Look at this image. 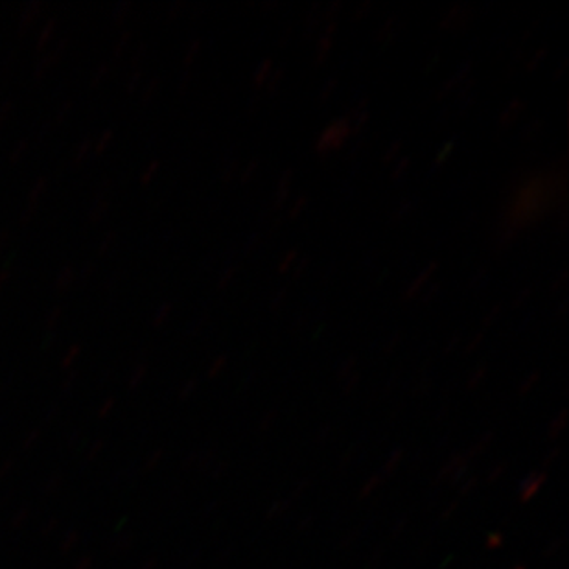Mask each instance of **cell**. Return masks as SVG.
<instances>
[{
  "instance_id": "cell-1",
  "label": "cell",
  "mask_w": 569,
  "mask_h": 569,
  "mask_svg": "<svg viewBox=\"0 0 569 569\" xmlns=\"http://www.w3.org/2000/svg\"><path fill=\"white\" fill-rule=\"evenodd\" d=\"M350 133V122L347 120H338L336 124L328 126L321 139L317 142V151L327 153V151L338 150L339 146H343L345 140Z\"/></svg>"
},
{
  "instance_id": "cell-2",
  "label": "cell",
  "mask_w": 569,
  "mask_h": 569,
  "mask_svg": "<svg viewBox=\"0 0 569 569\" xmlns=\"http://www.w3.org/2000/svg\"><path fill=\"white\" fill-rule=\"evenodd\" d=\"M468 478V461L461 453L451 456L448 461L442 465L441 470L437 473V483L442 481H453L461 485Z\"/></svg>"
},
{
  "instance_id": "cell-3",
  "label": "cell",
  "mask_w": 569,
  "mask_h": 569,
  "mask_svg": "<svg viewBox=\"0 0 569 569\" xmlns=\"http://www.w3.org/2000/svg\"><path fill=\"white\" fill-rule=\"evenodd\" d=\"M546 481H548V472H543V470H535V472L529 473L521 481L520 489H518V500H520V503H529V501L535 500L540 495V490H542Z\"/></svg>"
},
{
  "instance_id": "cell-4",
  "label": "cell",
  "mask_w": 569,
  "mask_h": 569,
  "mask_svg": "<svg viewBox=\"0 0 569 569\" xmlns=\"http://www.w3.org/2000/svg\"><path fill=\"white\" fill-rule=\"evenodd\" d=\"M69 47V41L54 44V50H50L49 54L39 61L38 69H36V80H43L44 76H49L61 63Z\"/></svg>"
},
{
  "instance_id": "cell-5",
  "label": "cell",
  "mask_w": 569,
  "mask_h": 569,
  "mask_svg": "<svg viewBox=\"0 0 569 569\" xmlns=\"http://www.w3.org/2000/svg\"><path fill=\"white\" fill-rule=\"evenodd\" d=\"M47 189H49V179H36V183L32 184V189H30V193H28L27 207H24V212H22L21 216V226H24V223L32 220L33 214H36V210H38L39 201L43 198Z\"/></svg>"
},
{
  "instance_id": "cell-6",
  "label": "cell",
  "mask_w": 569,
  "mask_h": 569,
  "mask_svg": "<svg viewBox=\"0 0 569 569\" xmlns=\"http://www.w3.org/2000/svg\"><path fill=\"white\" fill-rule=\"evenodd\" d=\"M44 4L43 2H30V4L24 6V10H22L21 17H19V32L27 33L32 30V28L38 27L39 19L43 16Z\"/></svg>"
},
{
  "instance_id": "cell-7",
  "label": "cell",
  "mask_w": 569,
  "mask_h": 569,
  "mask_svg": "<svg viewBox=\"0 0 569 569\" xmlns=\"http://www.w3.org/2000/svg\"><path fill=\"white\" fill-rule=\"evenodd\" d=\"M56 30H58V19H49L39 28L38 38H36V49L43 52L49 44L54 43Z\"/></svg>"
},
{
  "instance_id": "cell-8",
  "label": "cell",
  "mask_w": 569,
  "mask_h": 569,
  "mask_svg": "<svg viewBox=\"0 0 569 569\" xmlns=\"http://www.w3.org/2000/svg\"><path fill=\"white\" fill-rule=\"evenodd\" d=\"M403 459H406V450H403V448H398V450L392 451L391 456L387 457L386 465L381 468V478H392V476L397 473L398 467L402 465Z\"/></svg>"
},
{
  "instance_id": "cell-9",
  "label": "cell",
  "mask_w": 569,
  "mask_h": 569,
  "mask_svg": "<svg viewBox=\"0 0 569 569\" xmlns=\"http://www.w3.org/2000/svg\"><path fill=\"white\" fill-rule=\"evenodd\" d=\"M569 422V411L568 409H562L553 420H551V425H549L548 430V439L549 441H557L562 433H565L566 428H568Z\"/></svg>"
},
{
  "instance_id": "cell-10",
  "label": "cell",
  "mask_w": 569,
  "mask_h": 569,
  "mask_svg": "<svg viewBox=\"0 0 569 569\" xmlns=\"http://www.w3.org/2000/svg\"><path fill=\"white\" fill-rule=\"evenodd\" d=\"M436 266L437 263H431L430 268L426 269L425 273H420L417 279H415L413 284H411V288H409L408 291H406V297L408 299H413V297L420 296L422 293V290H425L426 284L430 282L431 277H433V273H436Z\"/></svg>"
},
{
  "instance_id": "cell-11",
  "label": "cell",
  "mask_w": 569,
  "mask_h": 569,
  "mask_svg": "<svg viewBox=\"0 0 569 569\" xmlns=\"http://www.w3.org/2000/svg\"><path fill=\"white\" fill-rule=\"evenodd\" d=\"M470 19V11L465 8V6H456L453 10L448 13V16L445 17V21H442V28H448V30H453V28H457V22H461L465 24V22Z\"/></svg>"
},
{
  "instance_id": "cell-12",
  "label": "cell",
  "mask_w": 569,
  "mask_h": 569,
  "mask_svg": "<svg viewBox=\"0 0 569 569\" xmlns=\"http://www.w3.org/2000/svg\"><path fill=\"white\" fill-rule=\"evenodd\" d=\"M114 129H106L94 142H92V156L102 157L113 146Z\"/></svg>"
},
{
  "instance_id": "cell-13",
  "label": "cell",
  "mask_w": 569,
  "mask_h": 569,
  "mask_svg": "<svg viewBox=\"0 0 569 569\" xmlns=\"http://www.w3.org/2000/svg\"><path fill=\"white\" fill-rule=\"evenodd\" d=\"M495 442V431H489V433H485L481 439H479L476 445L468 450L467 456H465V459H467L468 462L472 461V459H476V457L481 456V453H485V451L489 450L490 445Z\"/></svg>"
},
{
  "instance_id": "cell-14",
  "label": "cell",
  "mask_w": 569,
  "mask_h": 569,
  "mask_svg": "<svg viewBox=\"0 0 569 569\" xmlns=\"http://www.w3.org/2000/svg\"><path fill=\"white\" fill-rule=\"evenodd\" d=\"M521 111H523V102L521 100H515V102H510L509 106H507L506 111L501 113L500 124L503 126V128H507V126L515 124L516 120H518V117H520Z\"/></svg>"
},
{
  "instance_id": "cell-15",
  "label": "cell",
  "mask_w": 569,
  "mask_h": 569,
  "mask_svg": "<svg viewBox=\"0 0 569 569\" xmlns=\"http://www.w3.org/2000/svg\"><path fill=\"white\" fill-rule=\"evenodd\" d=\"M74 268L72 266H64L60 273H58V277H56V290L60 291V293L61 291L69 290L70 286L74 284Z\"/></svg>"
},
{
  "instance_id": "cell-16",
  "label": "cell",
  "mask_w": 569,
  "mask_h": 569,
  "mask_svg": "<svg viewBox=\"0 0 569 569\" xmlns=\"http://www.w3.org/2000/svg\"><path fill=\"white\" fill-rule=\"evenodd\" d=\"M386 479L381 478L380 473H375L371 478L367 479L366 483L361 485L360 495L358 498L360 500H367V498H371L378 489H380L381 485H383Z\"/></svg>"
},
{
  "instance_id": "cell-17",
  "label": "cell",
  "mask_w": 569,
  "mask_h": 569,
  "mask_svg": "<svg viewBox=\"0 0 569 569\" xmlns=\"http://www.w3.org/2000/svg\"><path fill=\"white\" fill-rule=\"evenodd\" d=\"M109 209H111L109 207V199L98 198L94 204H92L91 214H89V221H91L92 226L98 223V221H102L106 214H108Z\"/></svg>"
},
{
  "instance_id": "cell-18",
  "label": "cell",
  "mask_w": 569,
  "mask_h": 569,
  "mask_svg": "<svg viewBox=\"0 0 569 569\" xmlns=\"http://www.w3.org/2000/svg\"><path fill=\"white\" fill-rule=\"evenodd\" d=\"M332 27L328 28L327 32H325V36H322L321 39H319V47H317V61H325V58H327L328 54H330V50H332Z\"/></svg>"
},
{
  "instance_id": "cell-19",
  "label": "cell",
  "mask_w": 569,
  "mask_h": 569,
  "mask_svg": "<svg viewBox=\"0 0 569 569\" xmlns=\"http://www.w3.org/2000/svg\"><path fill=\"white\" fill-rule=\"evenodd\" d=\"M92 156V140H83L78 148H76L74 156H72V162L76 167H80L83 162Z\"/></svg>"
},
{
  "instance_id": "cell-20",
  "label": "cell",
  "mask_w": 569,
  "mask_h": 569,
  "mask_svg": "<svg viewBox=\"0 0 569 569\" xmlns=\"http://www.w3.org/2000/svg\"><path fill=\"white\" fill-rule=\"evenodd\" d=\"M161 172V161H151L148 167L144 168V172L140 173V183L148 187V184L156 181L157 176Z\"/></svg>"
},
{
  "instance_id": "cell-21",
  "label": "cell",
  "mask_w": 569,
  "mask_h": 569,
  "mask_svg": "<svg viewBox=\"0 0 569 569\" xmlns=\"http://www.w3.org/2000/svg\"><path fill=\"white\" fill-rule=\"evenodd\" d=\"M273 72V63L271 60H266L258 67L257 74H254V86L263 87L268 83L269 76Z\"/></svg>"
},
{
  "instance_id": "cell-22",
  "label": "cell",
  "mask_w": 569,
  "mask_h": 569,
  "mask_svg": "<svg viewBox=\"0 0 569 569\" xmlns=\"http://www.w3.org/2000/svg\"><path fill=\"white\" fill-rule=\"evenodd\" d=\"M109 74H111V67H109V63H103L100 69L94 70V74H92L91 80L92 91L100 89V87L103 86V81L108 80Z\"/></svg>"
},
{
  "instance_id": "cell-23",
  "label": "cell",
  "mask_w": 569,
  "mask_h": 569,
  "mask_svg": "<svg viewBox=\"0 0 569 569\" xmlns=\"http://www.w3.org/2000/svg\"><path fill=\"white\" fill-rule=\"evenodd\" d=\"M291 506H293V503H291L290 500L273 501V503L269 506L266 516H268V520H273V518H279V516L284 515L286 510H290Z\"/></svg>"
},
{
  "instance_id": "cell-24",
  "label": "cell",
  "mask_w": 569,
  "mask_h": 569,
  "mask_svg": "<svg viewBox=\"0 0 569 569\" xmlns=\"http://www.w3.org/2000/svg\"><path fill=\"white\" fill-rule=\"evenodd\" d=\"M173 307L170 305V302H167V305H162L159 310H157L156 317H153V327L161 328L167 325L168 319L172 317Z\"/></svg>"
},
{
  "instance_id": "cell-25",
  "label": "cell",
  "mask_w": 569,
  "mask_h": 569,
  "mask_svg": "<svg viewBox=\"0 0 569 569\" xmlns=\"http://www.w3.org/2000/svg\"><path fill=\"white\" fill-rule=\"evenodd\" d=\"M114 243H117V234H114L113 231H109L108 234L102 238V242L98 243V254L106 257V254L111 253L114 249Z\"/></svg>"
},
{
  "instance_id": "cell-26",
  "label": "cell",
  "mask_w": 569,
  "mask_h": 569,
  "mask_svg": "<svg viewBox=\"0 0 569 569\" xmlns=\"http://www.w3.org/2000/svg\"><path fill=\"white\" fill-rule=\"evenodd\" d=\"M540 378H542V375L540 372L535 371L529 375V378L527 380L521 381L520 391H518V395L520 397H527L529 392L537 387L538 381H540Z\"/></svg>"
},
{
  "instance_id": "cell-27",
  "label": "cell",
  "mask_w": 569,
  "mask_h": 569,
  "mask_svg": "<svg viewBox=\"0 0 569 569\" xmlns=\"http://www.w3.org/2000/svg\"><path fill=\"white\" fill-rule=\"evenodd\" d=\"M13 114H16V102L8 100V102L2 103L0 106V128L8 124L13 119Z\"/></svg>"
},
{
  "instance_id": "cell-28",
  "label": "cell",
  "mask_w": 569,
  "mask_h": 569,
  "mask_svg": "<svg viewBox=\"0 0 569 569\" xmlns=\"http://www.w3.org/2000/svg\"><path fill=\"white\" fill-rule=\"evenodd\" d=\"M28 153V142L27 140H21V142H17L16 148L11 151L10 162L16 167L19 162L27 157Z\"/></svg>"
},
{
  "instance_id": "cell-29",
  "label": "cell",
  "mask_w": 569,
  "mask_h": 569,
  "mask_svg": "<svg viewBox=\"0 0 569 569\" xmlns=\"http://www.w3.org/2000/svg\"><path fill=\"white\" fill-rule=\"evenodd\" d=\"M131 2H120V4L114 6L113 10V19L114 22H119V24H122V22L128 19L129 13H131Z\"/></svg>"
},
{
  "instance_id": "cell-30",
  "label": "cell",
  "mask_w": 569,
  "mask_h": 569,
  "mask_svg": "<svg viewBox=\"0 0 569 569\" xmlns=\"http://www.w3.org/2000/svg\"><path fill=\"white\" fill-rule=\"evenodd\" d=\"M507 465L506 462H498L495 467L490 468L489 476H487V483L495 485L503 478V473H506Z\"/></svg>"
},
{
  "instance_id": "cell-31",
  "label": "cell",
  "mask_w": 569,
  "mask_h": 569,
  "mask_svg": "<svg viewBox=\"0 0 569 569\" xmlns=\"http://www.w3.org/2000/svg\"><path fill=\"white\" fill-rule=\"evenodd\" d=\"M157 92H159V81H150V86L142 89V97H140V102L148 106L151 103V100L157 97Z\"/></svg>"
},
{
  "instance_id": "cell-32",
  "label": "cell",
  "mask_w": 569,
  "mask_h": 569,
  "mask_svg": "<svg viewBox=\"0 0 569 569\" xmlns=\"http://www.w3.org/2000/svg\"><path fill=\"white\" fill-rule=\"evenodd\" d=\"M485 378H487V369L485 367H478V371L473 372L472 378L468 380V389H478L479 386H483Z\"/></svg>"
},
{
  "instance_id": "cell-33",
  "label": "cell",
  "mask_w": 569,
  "mask_h": 569,
  "mask_svg": "<svg viewBox=\"0 0 569 569\" xmlns=\"http://www.w3.org/2000/svg\"><path fill=\"white\" fill-rule=\"evenodd\" d=\"M503 543H506V537L500 531L490 532L489 538H487V549H490V551L500 549Z\"/></svg>"
},
{
  "instance_id": "cell-34",
  "label": "cell",
  "mask_w": 569,
  "mask_h": 569,
  "mask_svg": "<svg viewBox=\"0 0 569 569\" xmlns=\"http://www.w3.org/2000/svg\"><path fill=\"white\" fill-rule=\"evenodd\" d=\"M226 366H227L226 356H220V358H216V360L212 361V363H210L209 378L220 377L221 371H223V369H226Z\"/></svg>"
},
{
  "instance_id": "cell-35",
  "label": "cell",
  "mask_w": 569,
  "mask_h": 569,
  "mask_svg": "<svg viewBox=\"0 0 569 569\" xmlns=\"http://www.w3.org/2000/svg\"><path fill=\"white\" fill-rule=\"evenodd\" d=\"M129 43H131V32H124L120 36L119 41H117V47H114V56L117 58H122L124 56L126 49H128Z\"/></svg>"
},
{
  "instance_id": "cell-36",
  "label": "cell",
  "mask_w": 569,
  "mask_h": 569,
  "mask_svg": "<svg viewBox=\"0 0 569 569\" xmlns=\"http://www.w3.org/2000/svg\"><path fill=\"white\" fill-rule=\"evenodd\" d=\"M61 317H63V307L52 308V312L47 317V330H52V328L58 327V322L61 321Z\"/></svg>"
},
{
  "instance_id": "cell-37",
  "label": "cell",
  "mask_w": 569,
  "mask_h": 569,
  "mask_svg": "<svg viewBox=\"0 0 569 569\" xmlns=\"http://www.w3.org/2000/svg\"><path fill=\"white\" fill-rule=\"evenodd\" d=\"M566 543V538H559V540H555V542L549 543V548L543 551L542 557L543 560H549L553 555L559 553L560 549H562V546Z\"/></svg>"
},
{
  "instance_id": "cell-38",
  "label": "cell",
  "mask_w": 569,
  "mask_h": 569,
  "mask_svg": "<svg viewBox=\"0 0 569 569\" xmlns=\"http://www.w3.org/2000/svg\"><path fill=\"white\" fill-rule=\"evenodd\" d=\"M199 50H201V43L199 41H192L189 44V49H187V54H184V64H192L198 58Z\"/></svg>"
},
{
  "instance_id": "cell-39",
  "label": "cell",
  "mask_w": 569,
  "mask_h": 569,
  "mask_svg": "<svg viewBox=\"0 0 569 569\" xmlns=\"http://www.w3.org/2000/svg\"><path fill=\"white\" fill-rule=\"evenodd\" d=\"M140 83H142V70H134V74L131 76V80L126 83V91H137V89L140 87Z\"/></svg>"
},
{
  "instance_id": "cell-40",
  "label": "cell",
  "mask_w": 569,
  "mask_h": 569,
  "mask_svg": "<svg viewBox=\"0 0 569 569\" xmlns=\"http://www.w3.org/2000/svg\"><path fill=\"white\" fill-rule=\"evenodd\" d=\"M457 509H459V501H451L448 506L445 507V510L441 512V521H448L456 516Z\"/></svg>"
},
{
  "instance_id": "cell-41",
  "label": "cell",
  "mask_w": 569,
  "mask_h": 569,
  "mask_svg": "<svg viewBox=\"0 0 569 569\" xmlns=\"http://www.w3.org/2000/svg\"><path fill=\"white\" fill-rule=\"evenodd\" d=\"M476 485H478V478H473V476H468V478L465 479V481H462L461 483V495H472L473 489H476Z\"/></svg>"
},
{
  "instance_id": "cell-42",
  "label": "cell",
  "mask_w": 569,
  "mask_h": 569,
  "mask_svg": "<svg viewBox=\"0 0 569 569\" xmlns=\"http://www.w3.org/2000/svg\"><path fill=\"white\" fill-rule=\"evenodd\" d=\"M559 457H560V448H551V450H549L548 453H546V456H543V459H542L543 468L551 467V465H553V462L557 461V459H559Z\"/></svg>"
},
{
  "instance_id": "cell-43",
  "label": "cell",
  "mask_w": 569,
  "mask_h": 569,
  "mask_svg": "<svg viewBox=\"0 0 569 569\" xmlns=\"http://www.w3.org/2000/svg\"><path fill=\"white\" fill-rule=\"evenodd\" d=\"M360 537V531H349V535L341 540V549L352 548Z\"/></svg>"
},
{
  "instance_id": "cell-44",
  "label": "cell",
  "mask_w": 569,
  "mask_h": 569,
  "mask_svg": "<svg viewBox=\"0 0 569 569\" xmlns=\"http://www.w3.org/2000/svg\"><path fill=\"white\" fill-rule=\"evenodd\" d=\"M291 184V173L290 178L288 176H284L282 178V181H280L279 187H277V192H279V199L280 201H284L286 198H288V187Z\"/></svg>"
},
{
  "instance_id": "cell-45",
  "label": "cell",
  "mask_w": 569,
  "mask_h": 569,
  "mask_svg": "<svg viewBox=\"0 0 569 569\" xmlns=\"http://www.w3.org/2000/svg\"><path fill=\"white\" fill-rule=\"evenodd\" d=\"M409 520L408 518H400V520L397 521V526L392 527L391 537L398 538L400 535H403V531L408 529Z\"/></svg>"
},
{
  "instance_id": "cell-46",
  "label": "cell",
  "mask_w": 569,
  "mask_h": 569,
  "mask_svg": "<svg viewBox=\"0 0 569 569\" xmlns=\"http://www.w3.org/2000/svg\"><path fill=\"white\" fill-rule=\"evenodd\" d=\"M296 266V253H288L284 257V260L280 262V273H286V271H290Z\"/></svg>"
},
{
  "instance_id": "cell-47",
  "label": "cell",
  "mask_w": 569,
  "mask_h": 569,
  "mask_svg": "<svg viewBox=\"0 0 569 569\" xmlns=\"http://www.w3.org/2000/svg\"><path fill=\"white\" fill-rule=\"evenodd\" d=\"M308 487H310V479H307V481H302V483L297 485L296 492H293L291 498H288V500H290L291 503H296L297 498H301V496L307 492Z\"/></svg>"
},
{
  "instance_id": "cell-48",
  "label": "cell",
  "mask_w": 569,
  "mask_h": 569,
  "mask_svg": "<svg viewBox=\"0 0 569 569\" xmlns=\"http://www.w3.org/2000/svg\"><path fill=\"white\" fill-rule=\"evenodd\" d=\"M274 420H277V413L269 411V413L266 415V419L262 420V425H260V431L266 433V431L271 430V426H273Z\"/></svg>"
},
{
  "instance_id": "cell-49",
  "label": "cell",
  "mask_w": 569,
  "mask_h": 569,
  "mask_svg": "<svg viewBox=\"0 0 569 569\" xmlns=\"http://www.w3.org/2000/svg\"><path fill=\"white\" fill-rule=\"evenodd\" d=\"M72 109H74V102H72V100H70V102H64L60 113H58V117H56V119H58V124H61V122L67 119V113H72Z\"/></svg>"
},
{
  "instance_id": "cell-50",
  "label": "cell",
  "mask_w": 569,
  "mask_h": 569,
  "mask_svg": "<svg viewBox=\"0 0 569 569\" xmlns=\"http://www.w3.org/2000/svg\"><path fill=\"white\" fill-rule=\"evenodd\" d=\"M316 516L310 515L307 516V520H302L301 523H299V531L301 532H308L310 529H312L313 526H316Z\"/></svg>"
},
{
  "instance_id": "cell-51",
  "label": "cell",
  "mask_w": 569,
  "mask_h": 569,
  "mask_svg": "<svg viewBox=\"0 0 569 569\" xmlns=\"http://www.w3.org/2000/svg\"><path fill=\"white\" fill-rule=\"evenodd\" d=\"M11 279V268H6L0 271V291L4 290Z\"/></svg>"
},
{
  "instance_id": "cell-52",
  "label": "cell",
  "mask_w": 569,
  "mask_h": 569,
  "mask_svg": "<svg viewBox=\"0 0 569 569\" xmlns=\"http://www.w3.org/2000/svg\"><path fill=\"white\" fill-rule=\"evenodd\" d=\"M408 168L409 161H406V159H403V161H400V164H398V170H392V176H395V179H400L402 178V173L406 172Z\"/></svg>"
},
{
  "instance_id": "cell-53",
  "label": "cell",
  "mask_w": 569,
  "mask_h": 569,
  "mask_svg": "<svg viewBox=\"0 0 569 569\" xmlns=\"http://www.w3.org/2000/svg\"><path fill=\"white\" fill-rule=\"evenodd\" d=\"M293 207H296V212H293V214H291V218H297V216L301 214L302 209H307V199H305V198L297 199L296 204H293Z\"/></svg>"
},
{
  "instance_id": "cell-54",
  "label": "cell",
  "mask_w": 569,
  "mask_h": 569,
  "mask_svg": "<svg viewBox=\"0 0 569 569\" xmlns=\"http://www.w3.org/2000/svg\"><path fill=\"white\" fill-rule=\"evenodd\" d=\"M11 237L10 232H0V253L8 248V243H10Z\"/></svg>"
},
{
  "instance_id": "cell-55",
  "label": "cell",
  "mask_w": 569,
  "mask_h": 569,
  "mask_svg": "<svg viewBox=\"0 0 569 569\" xmlns=\"http://www.w3.org/2000/svg\"><path fill=\"white\" fill-rule=\"evenodd\" d=\"M512 569H527L526 566H515Z\"/></svg>"
}]
</instances>
